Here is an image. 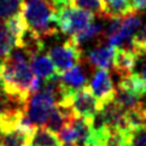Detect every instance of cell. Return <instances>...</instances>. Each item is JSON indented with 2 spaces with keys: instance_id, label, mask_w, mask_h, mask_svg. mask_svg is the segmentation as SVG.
Here are the masks:
<instances>
[{
  "instance_id": "obj_1",
  "label": "cell",
  "mask_w": 146,
  "mask_h": 146,
  "mask_svg": "<svg viewBox=\"0 0 146 146\" xmlns=\"http://www.w3.org/2000/svg\"><path fill=\"white\" fill-rule=\"evenodd\" d=\"M35 79L36 76L27 60V56L21 51L11 52L1 60L3 93L13 102L27 105L33 94Z\"/></svg>"
},
{
  "instance_id": "obj_2",
  "label": "cell",
  "mask_w": 146,
  "mask_h": 146,
  "mask_svg": "<svg viewBox=\"0 0 146 146\" xmlns=\"http://www.w3.org/2000/svg\"><path fill=\"white\" fill-rule=\"evenodd\" d=\"M21 11L28 29L40 39L58 33L57 11L48 0H22Z\"/></svg>"
},
{
  "instance_id": "obj_3",
  "label": "cell",
  "mask_w": 146,
  "mask_h": 146,
  "mask_svg": "<svg viewBox=\"0 0 146 146\" xmlns=\"http://www.w3.org/2000/svg\"><path fill=\"white\" fill-rule=\"evenodd\" d=\"M94 15L86 10L68 6L57 12V25L64 35L72 36L93 23Z\"/></svg>"
},
{
  "instance_id": "obj_4",
  "label": "cell",
  "mask_w": 146,
  "mask_h": 146,
  "mask_svg": "<svg viewBox=\"0 0 146 146\" xmlns=\"http://www.w3.org/2000/svg\"><path fill=\"white\" fill-rule=\"evenodd\" d=\"M69 109L74 113V116L83 118L88 122H94V119L104 108L87 85L74 92Z\"/></svg>"
},
{
  "instance_id": "obj_5",
  "label": "cell",
  "mask_w": 146,
  "mask_h": 146,
  "mask_svg": "<svg viewBox=\"0 0 146 146\" xmlns=\"http://www.w3.org/2000/svg\"><path fill=\"white\" fill-rule=\"evenodd\" d=\"M48 57L53 62L57 71L62 76L65 71L70 70L72 66L81 63L82 51L79 45L69 39L62 45H56L48 51Z\"/></svg>"
},
{
  "instance_id": "obj_6",
  "label": "cell",
  "mask_w": 146,
  "mask_h": 146,
  "mask_svg": "<svg viewBox=\"0 0 146 146\" xmlns=\"http://www.w3.org/2000/svg\"><path fill=\"white\" fill-rule=\"evenodd\" d=\"M54 105L56 100L53 94L42 87L38 93L29 98L25 105V112L36 127H44Z\"/></svg>"
},
{
  "instance_id": "obj_7",
  "label": "cell",
  "mask_w": 146,
  "mask_h": 146,
  "mask_svg": "<svg viewBox=\"0 0 146 146\" xmlns=\"http://www.w3.org/2000/svg\"><path fill=\"white\" fill-rule=\"evenodd\" d=\"M90 88L99 103L104 106L113 103L116 90L113 86V81L108 69H99L91 81Z\"/></svg>"
},
{
  "instance_id": "obj_8",
  "label": "cell",
  "mask_w": 146,
  "mask_h": 146,
  "mask_svg": "<svg viewBox=\"0 0 146 146\" xmlns=\"http://www.w3.org/2000/svg\"><path fill=\"white\" fill-rule=\"evenodd\" d=\"M29 65L32 68L34 75L42 81H50L60 77L59 72L57 71L53 62L51 60L48 54L38 53L29 57Z\"/></svg>"
},
{
  "instance_id": "obj_9",
  "label": "cell",
  "mask_w": 146,
  "mask_h": 146,
  "mask_svg": "<svg viewBox=\"0 0 146 146\" xmlns=\"http://www.w3.org/2000/svg\"><path fill=\"white\" fill-rule=\"evenodd\" d=\"M139 54L130 47H122L119 46L116 50V53L113 57L112 66L115 71L119 76H126L133 72V69L137 65L139 60Z\"/></svg>"
},
{
  "instance_id": "obj_10",
  "label": "cell",
  "mask_w": 146,
  "mask_h": 146,
  "mask_svg": "<svg viewBox=\"0 0 146 146\" xmlns=\"http://www.w3.org/2000/svg\"><path fill=\"white\" fill-rule=\"evenodd\" d=\"M4 23H5V27H6L10 36L13 40L15 46L17 48H21L24 36L28 33V27H27V23H25L22 11L19 10L18 12L13 13L12 16H10L9 18L5 19Z\"/></svg>"
},
{
  "instance_id": "obj_11",
  "label": "cell",
  "mask_w": 146,
  "mask_h": 146,
  "mask_svg": "<svg viewBox=\"0 0 146 146\" xmlns=\"http://www.w3.org/2000/svg\"><path fill=\"white\" fill-rule=\"evenodd\" d=\"M117 47L110 45H105V46H100L94 50H91L88 52L87 59L88 63L92 66L98 68V69H110L112 66V62H113V57L116 53Z\"/></svg>"
},
{
  "instance_id": "obj_12",
  "label": "cell",
  "mask_w": 146,
  "mask_h": 146,
  "mask_svg": "<svg viewBox=\"0 0 146 146\" xmlns=\"http://www.w3.org/2000/svg\"><path fill=\"white\" fill-rule=\"evenodd\" d=\"M118 90L129 93L130 96L138 98L139 100L146 96V81L138 72H132L129 75L122 76L117 85Z\"/></svg>"
},
{
  "instance_id": "obj_13",
  "label": "cell",
  "mask_w": 146,
  "mask_h": 146,
  "mask_svg": "<svg viewBox=\"0 0 146 146\" xmlns=\"http://www.w3.org/2000/svg\"><path fill=\"white\" fill-rule=\"evenodd\" d=\"M29 146H64L56 133L45 127H36L29 137Z\"/></svg>"
},
{
  "instance_id": "obj_14",
  "label": "cell",
  "mask_w": 146,
  "mask_h": 146,
  "mask_svg": "<svg viewBox=\"0 0 146 146\" xmlns=\"http://www.w3.org/2000/svg\"><path fill=\"white\" fill-rule=\"evenodd\" d=\"M104 17L116 18V17H126L129 15L135 13L132 0H109L104 5Z\"/></svg>"
},
{
  "instance_id": "obj_15",
  "label": "cell",
  "mask_w": 146,
  "mask_h": 146,
  "mask_svg": "<svg viewBox=\"0 0 146 146\" xmlns=\"http://www.w3.org/2000/svg\"><path fill=\"white\" fill-rule=\"evenodd\" d=\"M62 82L64 83L66 87H69L72 91H77L80 88L87 86L88 82V77L86 75L83 68L77 64L75 66H72L70 70L65 71L63 75L60 76Z\"/></svg>"
},
{
  "instance_id": "obj_16",
  "label": "cell",
  "mask_w": 146,
  "mask_h": 146,
  "mask_svg": "<svg viewBox=\"0 0 146 146\" xmlns=\"http://www.w3.org/2000/svg\"><path fill=\"white\" fill-rule=\"evenodd\" d=\"M124 121L129 132L146 124V105L138 103L135 106L124 110Z\"/></svg>"
},
{
  "instance_id": "obj_17",
  "label": "cell",
  "mask_w": 146,
  "mask_h": 146,
  "mask_svg": "<svg viewBox=\"0 0 146 146\" xmlns=\"http://www.w3.org/2000/svg\"><path fill=\"white\" fill-rule=\"evenodd\" d=\"M103 32V25L99 24V23H92L90 27H87L86 29L81 30L80 33H77L75 35L70 36V40L72 42H75L76 45H81L82 42H85L87 40H91L96 36L100 35Z\"/></svg>"
},
{
  "instance_id": "obj_18",
  "label": "cell",
  "mask_w": 146,
  "mask_h": 146,
  "mask_svg": "<svg viewBox=\"0 0 146 146\" xmlns=\"http://www.w3.org/2000/svg\"><path fill=\"white\" fill-rule=\"evenodd\" d=\"M71 6L86 10L93 15L104 17V7L102 0H71Z\"/></svg>"
},
{
  "instance_id": "obj_19",
  "label": "cell",
  "mask_w": 146,
  "mask_h": 146,
  "mask_svg": "<svg viewBox=\"0 0 146 146\" xmlns=\"http://www.w3.org/2000/svg\"><path fill=\"white\" fill-rule=\"evenodd\" d=\"M13 40L10 36L4 21H0V58H6L13 50Z\"/></svg>"
},
{
  "instance_id": "obj_20",
  "label": "cell",
  "mask_w": 146,
  "mask_h": 146,
  "mask_svg": "<svg viewBox=\"0 0 146 146\" xmlns=\"http://www.w3.org/2000/svg\"><path fill=\"white\" fill-rule=\"evenodd\" d=\"M129 47L141 57L146 54V24L143 28L138 29V32L133 35V38L129 41Z\"/></svg>"
},
{
  "instance_id": "obj_21",
  "label": "cell",
  "mask_w": 146,
  "mask_h": 146,
  "mask_svg": "<svg viewBox=\"0 0 146 146\" xmlns=\"http://www.w3.org/2000/svg\"><path fill=\"white\" fill-rule=\"evenodd\" d=\"M129 133L122 129H110L106 146H128Z\"/></svg>"
},
{
  "instance_id": "obj_22",
  "label": "cell",
  "mask_w": 146,
  "mask_h": 146,
  "mask_svg": "<svg viewBox=\"0 0 146 146\" xmlns=\"http://www.w3.org/2000/svg\"><path fill=\"white\" fill-rule=\"evenodd\" d=\"M21 3L18 0H0V19H6L13 13L21 10Z\"/></svg>"
},
{
  "instance_id": "obj_23",
  "label": "cell",
  "mask_w": 146,
  "mask_h": 146,
  "mask_svg": "<svg viewBox=\"0 0 146 146\" xmlns=\"http://www.w3.org/2000/svg\"><path fill=\"white\" fill-rule=\"evenodd\" d=\"M128 146H146V124L129 133Z\"/></svg>"
},
{
  "instance_id": "obj_24",
  "label": "cell",
  "mask_w": 146,
  "mask_h": 146,
  "mask_svg": "<svg viewBox=\"0 0 146 146\" xmlns=\"http://www.w3.org/2000/svg\"><path fill=\"white\" fill-rule=\"evenodd\" d=\"M132 5L135 12L146 10V0H132Z\"/></svg>"
},
{
  "instance_id": "obj_25",
  "label": "cell",
  "mask_w": 146,
  "mask_h": 146,
  "mask_svg": "<svg viewBox=\"0 0 146 146\" xmlns=\"http://www.w3.org/2000/svg\"><path fill=\"white\" fill-rule=\"evenodd\" d=\"M140 75H141V77L146 81V65L143 66V70H141V74H140Z\"/></svg>"
},
{
  "instance_id": "obj_26",
  "label": "cell",
  "mask_w": 146,
  "mask_h": 146,
  "mask_svg": "<svg viewBox=\"0 0 146 146\" xmlns=\"http://www.w3.org/2000/svg\"><path fill=\"white\" fill-rule=\"evenodd\" d=\"M3 91V81H1V62H0V93Z\"/></svg>"
},
{
  "instance_id": "obj_27",
  "label": "cell",
  "mask_w": 146,
  "mask_h": 146,
  "mask_svg": "<svg viewBox=\"0 0 146 146\" xmlns=\"http://www.w3.org/2000/svg\"><path fill=\"white\" fill-rule=\"evenodd\" d=\"M108 1H109V0H102V4H103V6H104V5H105Z\"/></svg>"
},
{
  "instance_id": "obj_28",
  "label": "cell",
  "mask_w": 146,
  "mask_h": 146,
  "mask_svg": "<svg viewBox=\"0 0 146 146\" xmlns=\"http://www.w3.org/2000/svg\"><path fill=\"white\" fill-rule=\"evenodd\" d=\"M18 1H22V0H18Z\"/></svg>"
}]
</instances>
